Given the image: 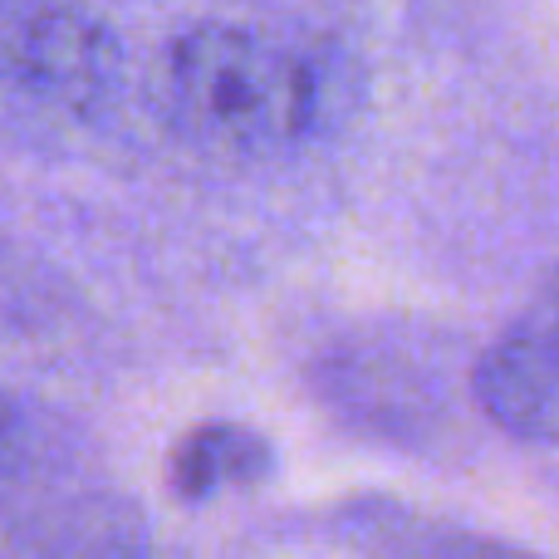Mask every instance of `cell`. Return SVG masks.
Returning a JSON list of instances; mask_svg holds the SVG:
<instances>
[{
	"label": "cell",
	"mask_w": 559,
	"mask_h": 559,
	"mask_svg": "<svg viewBox=\"0 0 559 559\" xmlns=\"http://www.w3.org/2000/svg\"><path fill=\"white\" fill-rule=\"evenodd\" d=\"M275 472V447L246 423H202L167 452V491L177 501H212L222 491L261 486Z\"/></svg>",
	"instance_id": "5"
},
{
	"label": "cell",
	"mask_w": 559,
	"mask_h": 559,
	"mask_svg": "<svg viewBox=\"0 0 559 559\" xmlns=\"http://www.w3.org/2000/svg\"><path fill=\"white\" fill-rule=\"evenodd\" d=\"M472 397L506 437L559 447V265L481 348Z\"/></svg>",
	"instance_id": "3"
},
{
	"label": "cell",
	"mask_w": 559,
	"mask_h": 559,
	"mask_svg": "<svg viewBox=\"0 0 559 559\" xmlns=\"http://www.w3.org/2000/svg\"><path fill=\"white\" fill-rule=\"evenodd\" d=\"M157 98L187 143L226 157H275L338 123L344 64L305 29L197 20L163 49Z\"/></svg>",
	"instance_id": "1"
},
{
	"label": "cell",
	"mask_w": 559,
	"mask_h": 559,
	"mask_svg": "<svg viewBox=\"0 0 559 559\" xmlns=\"http://www.w3.org/2000/svg\"><path fill=\"white\" fill-rule=\"evenodd\" d=\"M5 559H153V535L123 496H84L25 525Z\"/></svg>",
	"instance_id": "4"
},
{
	"label": "cell",
	"mask_w": 559,
	"mask_h": 559,
	"mask_svg": "<svg viewBox=\"0 0 559 559\" xmlns=\"http://www.w3.org/2000/svg\"><path fill=\"white\" fill-rule=\"evenodd\" d=\"M432 559H545V555L506 545V540H481V535H452V540L437 545Z\"/></svg>",
	"instance_id": "6"
},
{
	"label": "cell",
	"mask_w": 559,
	"mask_h": 559,
	"mask_svg": "<svg viewBox=\"0 0 559 559\" xmlns=\"http://www.w3.org/2000/svg\"><path fill=\"white\" fill-rule=\"evenodd\" d=\"M123 79L118 35L79 0H0V88L49 108L108 104Z\"/></svg>",
	"instance_id": "2"
},
{
	"label": "cell",
	"mask_w": 559,
	"mask_h": 559,
	"mask_svg": "<svg viewBox=\"0 0 559 559\" xmlns=\"http://www.w3.org/2000/svg\"><path fill=\"white\" fill-rule=\"evenodd\" d=\"M15 442H20V423H15V407L5 403V393H0V472L10 466V456H15Z\"/></svg>",
	"instance_id": "7"
}]
</instances>
